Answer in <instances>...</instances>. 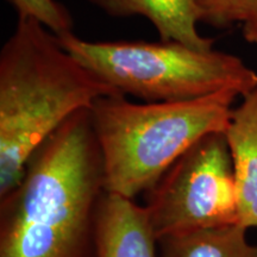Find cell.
Instances as JSON below:
<instances>
[{"label":"cell","mask_w":257,"mask_h":257,"mask_svg":"<svg viewBox=\"0 0 257 257\" xmlns=\"http://www.w3.org/2000/svg\"><path fill=\"white\" fill-rule=\"evenodd\" d=\"M156 239L238 224V199L225 133L210 134L176 161L144 205Z\"/></svg>","instance_id":"cell-5"},{"label":"cell","mask_w":257,"mask_h":257,"mask_svg":"<svg viewBox=\"0 0 257 257\" xmlns=\"http://www.w3.org/2000/svg\"><path fill=\"white\" fill-rule=\"evenodd\" d=\"M238 199V224L257 227V88L233 108L225 131Z\"/></svg>","instance_id":"cell-7"},{"label":"cell","mask_w":257,"mask_h":257,"mask_svg":"<svg viewBox=\"0 0 257 257\" xmlns=\"http://www.w3.org/2000/svg\"><path fill=\"white\" fill-rule=\"evenodd\" d=\"M112 17L142 16L150 22L161 41H176L193 49H213L214 41L198 30L200 14L195 0H87Z\"/></svg>","instance_id":"cell-8"},{"label":"cell","mask_w":257,"mask_h":257,"mask_svg":"<svg viewBox=\"0 0 257 257\" xmlns=\"http://www.w3.org/2000/svg\"><path fill=\"white\" fill-rule=\"evenodd\" d=\"M57 38L120 95L147 102L192 100L223 91L244 96L257 88V72L223 51L197 50L176 41L91 42L74 32Z\"/></svg>","instance_id":"cell-4"},{"label":"cell","mask_w":257,"mask_h":257,"mask_svg":"<svg viewBox=\"0 0 257 257\" xmlns=\"http://www.w3.org/2000/svg\"><path fill=\"white\" fill-rule=\"evenodd\" d=\"M252 0H195L201 23L216 28L242 24Z\"/></svg>","instance_id":"cell-11"},{"label":"cell","mask_w":257,"mask_h":257,"mask_svg":"<svg viewBox=\"0 0 257 257\" xmlns=\"http://www.w3.org/2000/svg\"><path fill=\"white\" fill-rule=\"evenodd\" d=\"M236 92L185 101L136 104L101 96L91 111L104 161L105 189L133 199L150 191L187 150L229 126Z\"/></svg>","instance_id":"cell-3"},{"label":"cell","mask_w":257,"mask_h":257,"mask_svg":"<svg viewBox=\"0 0 257 257\" xmlns=\"http://www.w3.org/2000/svg\"><path fill=\"white\" fill-rule=\"evenodd\" d=\"M146 207L114 193L102 198L96 226V257H159Z\"/></svg>","instance_id":"cell-6"},{"label":"cell","mask_w":257,"mask_h":257,"mask_svg":"<svg viewBox=\"0 0 257 257\" xmlns=\"http://www.w3.org/2000/svg\"><path fill=\"white\" fill-rule=\"evenodd\" d=\"M239 224L172 234L157 240L159 257H257Z\"/></svg>","instance_id":"cell-9"},{"label":"cell","mask_w":257,"mask_h":257,"mask_svg":"<svg viewBox=\"0 0 257 257\" xmlns=\"http://www.w3.org/2000/svg\"><path fill=\"white\" fill-rule=\"evenodd\" d=\"M104 161L81 110L37 148L21 182L0 198V257H96Z\"/></svg>","instance_id":"cell-1"},{"label":"cell","mask_w":257,"mask_h":257,"mask_svg":"<svg viewBox=\"0 0 257 257\" xmlns=\"http://www.w3.org/2000/svg\"><path fill=\"white\" fill-rule=\"evenodd\" d=\"M244 40L257 46V0H252L242 22Z\"/></svg>","instance_id":"cell-12"},{"label":"cell","mask_w":257,"mask_h":257,"mask_svg":"<svg viewBox=\"0 0 257 257\" xmlns=\"http://www.w3.org/2000/svg\"><path fill=\"white\" fill-rule=\"evenodd\" d=\"M16 9L18 19L37 22L57 37L72 34L74 21L66 6L56 0H8Z\"/></svg>","instance_id":"cell-10"},{"label":"cell","mask_w":257,"mask_h":257,"mask_svg":"<svg viewBox=\"0 0 257 257\" xmlns=\"http://www.w3.org/2000/svg\"><path fill=\"white\" fill-rule=\"evenodd\" d=\"M107 95L120 94L47 28L18 19L0 51V198L21 182L31 155L56 128Z\"/></svg>","instance_id":"cell-2"}]
</instances>
